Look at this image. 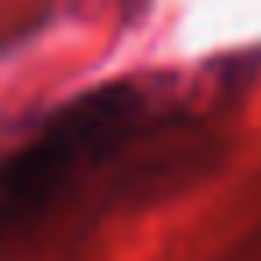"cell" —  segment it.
Here are the masks:
<instances>
[{
    "label": "cell",
    "mask_w": 261,
    "mask_h": 261,
    "mask_svg": "<svg viewBox=\"0 0 261 261\" xmlns=\"http://www.w3.org/2000/svg\"><path fill=\"white\" fill-rule=\"evenodd\" d=\"M143 97L108 86L65 108L0 158V261H22L125 204L122 158L136 140Z\"/></svg>",
    "instance_id": "6da1fadb"
}]
</instances>
